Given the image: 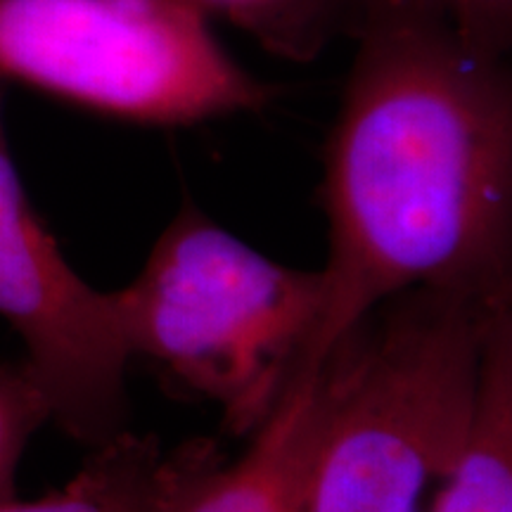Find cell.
Masks as SVG:
<instances>
[{"label": "cell", "mask_w": 512, "mask_h": 512, "mask_svg": "<svg viewBox=\"0 0 512 512\" xmlns=\"http://www.w3.org/2000/svg\"><path fill=\"white\" fill-rule=\"evenodd\" d=\"M356 57L325 150L330 254L302 363L413 287L512 297V74L448 31L380 17Z\"/></svg>", "instance_id": "cell-1"}, {"label": "cell", "mask_w": 512, "mask_h": 512, "mask_svg": "<svg viewBox=\"0 0 512 512\" xmlns=\"http://www.w3.org/2000/svg\"><path fill=\"white\" fill-rule=\"evenodd\" d=\"M512 299L413 287L368 311L328 356L332 403L306 512H427L475 413L484 351Z\"/></svg>", "instance_id": "cell-2"}, {"label": "cell", "mask_w": 512, "mask_h": 512, "mask_svg": "<svg viewBox=\"0 0 512 512\" xmlns=\"http://www.w3.org/2000/svg\"><path fill=\"white\" fill-rule=\"evenodd\" d=\"M131 358L162 366L254 434L302 363L323 306V273L266 259L185 202L131 285L114 290Z\"/></svg>", "instance_id": "cell-3"}, {"label": "cell", "mask_w": 512, "mask_h": 512, "mask_svg": "<svg viewBox=\"0 0 512 512\" xmlns=\"http://www.w3.org/2000/svg\"><path fill=\"white\" fill-rule=\"evenodd\" d=\"M0 81L157 126L264 110L275 98L183 0H0Z\"/></svg>", "instance_id": "cell-4"}, {"label": "cell", "mask_w": 512, "mask_h": 512, "mask_svg": "<svg viewBox=\"0 0 512 512\" xmlns=\"http://www.w3.org/2000/svg\"><path fill=\"white\" fill-rule=\"evenodd\" d=\"M0 316L27 349L50 422L100 446L126 432L131 351L114 292L95 290L69 266L31 204L12 159L0 81Z\"/></svg>", "instance_id": "cell-5"}, {"label": "cell", "mask_w": 512, "mask_h": 512, "mask_svg": "<svg viewBox=\"0 0 512 512\" xmlns=\"http://www.w3.org/2000/svg\"><path fill=\"white\" fill-rule=\"evenodd\" d=\"M330 403L328 363L292 375L245 456L202 475L171 512H306Z\"/></svg>", "instance_id": "cell-6"}, {"label": "cell", "mask_w": 512, "mask_h": 512, "mask_svg": "<svg viewBox=\"0 0 512 512\" xmlns=\"http://www.w3.org/2000/svg\"><path fill=\"white\" fill-rule=\"evenodd\" d=\"M223 463L214 441H190L164 453L157 439L121 432L93 448L57 494L0 503V512H171L185 491Z\"/></svg>", "instance_id": "cell-7"}, {"label": "cell", "mask_w": 512, "mask_h": 512, "mask_svg": "<svg viewBox=\"0 0 512 512\" xmlns=\"http://www.w3.org/2000/svg\"><path fill=\"white\" fill-rule=\"evenodd\" d=\"M430 512H512V311L486 342L470 432Z\"/></svg>", "instance_id": "cell-8"}, {"label": "cell", "mask_w": 512, "mask_h": 512, "mask_svg": "<svg viewBox=\"0 0 512 512\" xmlns=\"http://www.w3.org/2000/svg\"><path fill=\"white\" fill-rule=\"evenodd\" d=\"M202 15H221L245 29L268 53L313 60L344 27L347 0H183Z\"/></svg>", "instance_id": "cell-9"}, {"label": "cell", "mask_w": 512, "mask_h": 512, "mask_svg": "<svg viewBox=\"0 0 512 512\" xmlns=\"http://www.w3.org/2000/svg\"><path fill=\"white\" fill-rule=\"evenodd\" d=\"M380 17L434 24L486 60H508L512 48V0H347L342 31Z\"/></svg>", "instance_id": "cell-10"}, {"label": "cell", "mask_w": 512, "mask_h": 512, "mask_svg": "<svg viewBox=\"0 0 512 512\" xmlns=\"http://www.w3.org/2000/svg\"><path fill=\"white\" fill-rule=\"evenodd\" d=\"M46 422H50L48 399L27 361L0 363V503L17 498L19 460Z\"/></svg>", "instance_id": "cell-11"}]
</instances>
